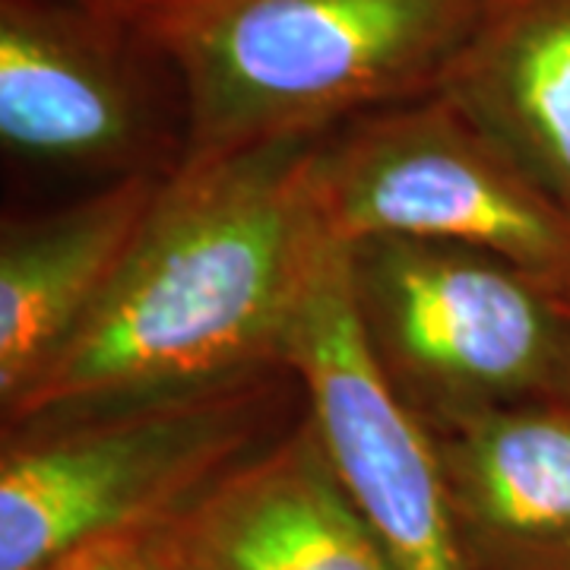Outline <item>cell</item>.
Returning a JSON list of instances; mask_svg holds the SVG:
<instances>
[{
  "instance_id": "cell-1",
  "label": "cell",
  "mask_w": 570,
  "mask_h": 570,
  "mask_svg": "<svg viewBox=\"0 0 570 570\" xmlns=\"http://www.w3.org/2000/svg\"><path fill=\"white\" fill-rule=\"evenodd\" d=\"M321 137L171 171L115 283L0 409L3 428L285 365L295 317L340 247L314 187Z\"/></svg>"
},
{
  "instance_id": "cell-2",
  "label": "cell",
  "mask_w": 570,
  "mask_h": 570,
  "mask_svg": "<svg viewBox=\"0 0 570 570\" xmlns=\"http://www.w3.org/2000/svg\"><path fill=\"white\" fill-rule=\"evenodd\" d=\"M475 7L479 0H159L137 20L181 80L187 165L321 137L438 92Z\"/></svg>"
},
{
  "instance_id": "cell-3",
  "label": "cell",
  "mask_w": 570,
  "mask_h": 570,
  "mask_svg": "<svg viewBox=\"0 0 570 570\" xmlns=\"http://www.w3.org/2000/svg\"><path fill=\"white\" fill-rule=\"evenodd\" d=\"M305 415L285 365L3 428L0 570L165 527Z\"/></svg>"
},
{
  "instance_id": "cell-4",
  "label": "cell",
  "mask_w": 570,
  "mask_h": 570,
  "mask_svg": "<svg viewBox=\"0 0 570 570\" xmlns=\"http://www.w3.org/2000/svg\"><path fill=\"white\" fill-rule=\"evenodd\" d=\"M355 324L425 425L523 403H570V298L479 247L348 242Z\"/></svg>"
},
{
  "instance_id": "cell-5",
  "label": "cell",
  "mask_w": 570,
  "mask_h": 570,
  "mask_svg": "<svg viewBox=\"0 0 570 570\" xmlns=\"http://www.w3.org/2000/svg\"><path fill=\"white\" fill-rule=\"evenodd\" d=\"M314 187L330 235L479 247L570 298V213L444 92L326 130Z\"/></svg>"
},
{
  "instance_id": "cell-6",
  "label": "cell",
  "mask_w": 570,
  "mask_h": 570,
  "mask_svg": "<svg viewBox=\"0 0 570 570\" xmlns=\"http://www.w3.org/2000/svg\"><path fill=\"white\" fill-rule=\"evenodd\" d=\"M0 137L108 181L171 175L181 80L140 20L102 0H0Z\"/></svg>"
},
{
  "instance_id": "cell-7",
  "label": "cell",
  "mask_w": 570,
  "mask_h": 570,
  "mask_svg": "<svg viewBox=\"0 0 570 570\" xmlns=\"http://www.w3.org/2000/svg\"><path fill=\"white\" fill-rule=\"evenodd\" d=\"M326 460L396 570H466L425 422L371 358L348 298L346 247L311 285L285 340Z\"/></svg>"
},
{
  "instance_id": "cell-8",
  "label": "cell",
  "mask_w": 570,
  "mask_h": 570,
  "mask_svg": "<svg viewBox=\"0 0 570 570\" xmlns=\"http://www.w3.org/2000/svg\"><path fill=\"white\" fill-rule=\"evenodd\" d=\"M168 530L190 570H396L307 412Z\"/></svg>"
},
{
  "instance_id": "cell-9",
  "label": "cell",
  "mask_w": 570,
  "mask_h": 570,
  "mask_svg": "<svg viewBox=\"0 0 570 570\" xmlns=\"http://www.w3.org/2000/svg\"><path fill=\"white\" fill-rule=\"evenodd\" d=\"M425 428L466 570H570V403Z\"/></svg>"
},
{
  "instance_id": "cell-10",
  "label": "cell",
  "mask_w": 570,
  "mask_h": 570,
  "mask_svg": "<svg viewBox=\"0 0 570 570\" xmlns=\"http://www.w3.org/2000/svg\"><path fill=\"white\" fill-rule=\"evenodd\" d=\"M168 175L115 178L39 219L0 232V409L99 305Z\"/></svg>"
},
{
  "instance_id": "cell-11",
  "label": "cell",
  "mask_w": 570,
  "mask_h": 570,
  "mask_svg": "<svg viewBox=\"0 0 570 570\" xmlns=\"http://www.w3.org/2000/svg\"><path fill=\"white\" fill-rule=\"evenodd\" d=\"M438 92L570 213V0H479Z\"/></svg>"
},
{
  "instance_id": "cell-12",
  "label": "cell",
  "mask_w": 570,
  "mask_h": 570,
  "mask_svg": "<svg viewBox=\"0 0 570 570\" xmlns=\"http://www.w3.org/2000/svg\"><path fill=\"white\" fill-rule=\"evenodd\" d=\"M51 570H190L171 539L168 523L156 530L111 535L73 551Z\"/></svg>"
},
{
  "instance_id": "cell-13",
  "label": "cell",
  "mask_w": 570,
  "mask_h": 570,
  "mask_svg": "<svg viewBox=\"0 0 570 570\" xmlns=\"http://www.w3.org/2000/svg\"><path fill=\"white\" fill-rule=\"evenodd\" d=\"M108 7H115V10H121V13H130V17H137L142 10H149L153 3H159V0H102Z\"/></svg>"
}]
</instances>
